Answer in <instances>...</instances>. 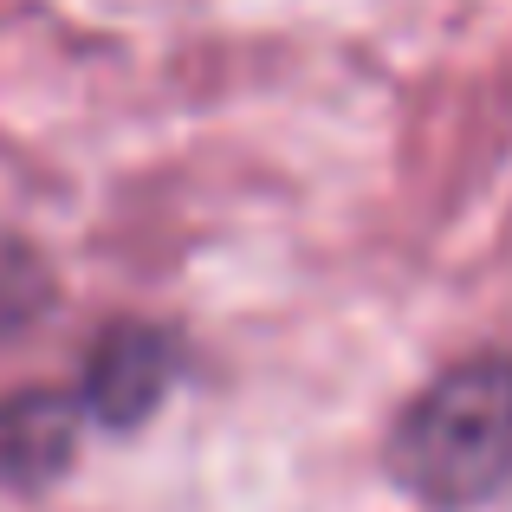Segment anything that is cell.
<instances>
[{"label": "cell", "mask_w": 512, "mask_h": 512, "mask_svg": "<svg viewBox=\"0 0 512 512\" xmlns=\"http://www.w3.org/2000/svg\"><path fill=\"white\" fill-rule=\"evenodd\" d=\"M389 474L428 506H487L512 487V357H474L422 389L389 435Z\"/></svg>", "instance_id": "6da1fadb"}, {"label": "cell", "mask_w": 512, "mask_h": 512, "mask_svg": "<svg viewBox=\"0 0 512 512\" xmlns=\"http://www.w3.org/2000/svg\"><path fill=\"white\" fill-rule=\"evenodd\" d=\"M169 376H175V344L163 338V331L117 325V331L98 338V350H91L78 402H85V415L104 422V428H137L143 415L163 402Z\"/></svg>", "instance_id": "7a4b0ae2"}, {"label": "cell", "mask_w": 512, "mask_h": 512, "mask_svg": "<svg viewBox=\"0 0 512 512\" xmlns=\"http://www.w3.org/2000/svg\"><path fill=\"white\" fill-rule=\"evenodd\" d=\"M78 422H85V402L78 396H52V389H20V396L0 402V480H33L59 474L72 461Z\"/></svg>", "instance_id": "3957f363"}, {"label": "cell", "mask_w": 512, "mask_h": 512, "mask_svg": "<svg viewBox=\"0 0 512 512\" xmlns=\"http://www.w3.org/2000/svg\"><path fill=\"white\" fill-rule=\"evenodd\" d=\"M39 305H46V273H39V260L0 234V331L33 318Z\"/></svg>", "instance_id": "277c9868"}]
</instances>
